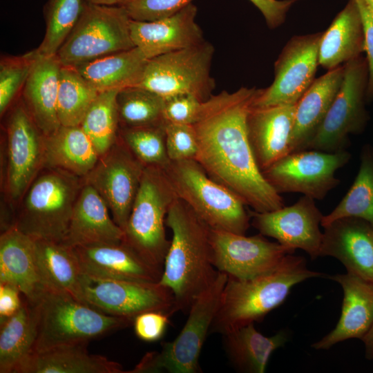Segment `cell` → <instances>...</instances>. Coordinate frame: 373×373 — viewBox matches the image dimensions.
<instances>
[{"label":"cell","instance_id":"6da1fadb","mask_svg":"<svg viewBox=\"0 0 373 373\" xmlns=\"http://www.w3.org/2000/svg\"><path fill=\"white\" fill-rule=\"evenodd\" d=\"M257 90L246 87L232 93L223 90L203 102L193 124L198 142L195 160L246 206L266 212L285 204L264 178L249 140L247 119Z\"/></svg>","mask_w":373,"mask_h":373},{"label":"cell","instance_id":"7a4b0ae2","mask_svg":"<svg viewBox=\"0 0 373 373\" xmlns=\"http://www.w3.org/2000/svg\"><path fill=\"white\" fill-rule=\"evenodd\" d=\"M166 225L172 239L159 283L173 292L175 313L189 312L218 274L212 262L211 229L179 198L168 211Z\"/></svg>","mask_w":373,"mask_h":373},{"label":"cell","instance_id":"3957f363","mask_svg":"<svg viewBox=\"0 0 373 373\" xmlns=\"http://www.w3.org/2000/svg\"><path fill=\"white\" fill-rule=\"evenodd\" d=\"M321 275L307 269L304 258L289 254L265 274L245 280L228 276L209 332L222 335L262 321L283 303L295 285Z\"/></svg>","mask_w":373,"mask_h":373},{"label":"cell","instance_id":"277c9868","mask_svg":"<svg viewBox=\"0 0 373 373\" xmlns=\"http://www.w3.org/2000/svg\"><path fill=\"white\" fill-rule=\"evenodd\" d=\"M83 185L71 173L43 168L20 200L14 225L34 239L61 242Z\"/></svg>","mask_w":373,"mask_h":373},{"label":"cell","instance_id":"5b68a950","mask_svg":"<svg viewBox=\"0 0 373 373\" xmlns=\"http://www.w3.org/2000/svg\"><path fill=\"white\" fill-rule=\"evenodd\" d=\"M31 305L37 321L33 352L88 343L133 323L102 312L68 294L50 289Z\"/></svg>","mask_w":373,"mask_h":373},{"label":"cell","instance_id":"8992f818","mask_svg":"<svg viewBox=\"0 0 373 373\" xmlns=\"http://www.w3.org/2000/svg\"><path fill=\"white\" fill-rule=\"evenodd\" d=\"M178 198L164 168L146 166L124 229L122 242L162 271L171 242L166 238L164 224Z\"/></svg>","mask_w":373,"mask_h":373},{"label":"cell","instance_id":"52a82bcc","mask_svg":"<svg viewBox=\"0 0 373 373\" xmlns=\"http://www.w3.org/2000/svg\"><path fill=\"white\" fill-rule=\"evenodd\" d=\"M164 169L178 197L211 229L245 235L251 224L246 204L195 159L170 161Z\"/></svg>","mask_w":373,"mask_h":373},{"label":"cell","instance_id":"ba28073f","mask_svg":"<svg viewBox=\"0 0 373 373\" xmlns=\"http://www.w3.org/2000/svg\"><path fill=\"white\" fill-rule=\"evenodd\" d=\"M227 274L218 271L214 282L193 302L187 321L178 336L158 352L146 353L126 373H198L199 356L218 312Z\"/></svg>","mask_w":373,"mask_h":373},{"label":"cell","instance_id":"9c48e42d","mask_svg":"<svg viewBox=\"0 0 373 373\" xmlns=\"http://www.w3.org/2000/svg\"><path fill=\"white\" fill-rule=\"evenodd\" d=\"M124 6L85 1L82 14L56 55L61 66L76 67L135 47Z\"/></svg>","mask_w":373,"mask_h":373},{"label":"cell","instance_id":"30bf717a","mask_svg":"<svg viewBox=\"0 0 373 373\" xmlns=\"http://www.w3.org/2000/svg\"><path fill=\"white\" fill-rule=\"evenodd\" d=\"M213 54V45L204 41L148 59L135 86L148 89L164 99L189 94L204 102L215 88L211 76Z\"/></svg>","mask_w":373,"mask_h":373},{"label":"cell","instance_id":"8fae6325","mask_svg":"<svg viewBox=\"0 0 373 373\" xmlns=\"http://www.w3.org/2000/svg\"><path fill=\"white\" fill-rule=\"evenodd\" d=\"M367 82L366 58L360 55L345 63L340 89L305 150L329 153L345 150L349 135L361 131L367 121L365 99Z\"/></svg>","mask_w":373,"mask_h":373},{"label":"cell","instance_id":"7c38bea8","mask_svg":"<svg viewBox=\"0 0 373 373\" xmlns=\"http://www.w3.org/2000/svg\"><path fill=\"white\" fill-rule=\"evenodd\" d=\"M350 159L346 150L334 153L303 150L288 153L262 173L279 194L300 193L322 200L338 185L340 180L335 173Z\"/></svg>","mask_w":373,"mask_h":373},{"label":"cell","instance_id":"4fadbf2b","mask_svg":"<svg viewBox=\"0 0 373 373\" xmlns=\"http://www.w3.org/2000/svg\"><path fill=\"white\" fill-rule=\"evenodd\" d=\"M83 302L105 314L134 321L145 312L175 313L171 290L158 283L101 278L84 275Z\"/></svg>","mask_w":373,"mask_h":373},{"label":"cell","instance_id":"5bb4252c","mask_svg":"<svg viewBox=\"0 0 373 373\" xmlns=\"http://www.w3.org/2000/svg\"><path fill=\"white\" fill-rule=\"evenodd\" d=\"M145 166L119 137L83 178L84 182L93 187L104 200L113 219L123 231Z\"/></svg>","mask_w":373,"mask_h":373},{"label":"cell","instance_id":"9a60e30c","mask_svg":"<svg viewBox=\"0 0 373 373\" xmlns=\"http://www.w3.org/2000/svg\"><path fill=\"white\" fill-rule=\"evenodd\" d=\"M323 32L294 36L275 62L273 83L257 90L252 107L295 105L314 81Z\"/></svg>","mask_w":373,"mask_h":373},{"label":"cell","instance_id":"2e32d148","mask_svg":"<svg viewBox=\"0 0 373 373\" xmlns=\"http://www.w3.org/2000/svg\"><path fill=\"white\" fill-rule=\"evenodd\" d=\"M259 235L246 236L211 230L212 262L215 268L237 279L245 280L276 268L294 250Z\"/></svg>","mask_w":373,"mask_h":373},{"label":"cell","instance_id":"e0dca14e","mask_svg":"<svg viewBox=\"0 0 373 373\" xmlns=\"http://www.w3.org/2000/svg\"><path fill=\"white\" fill-rule=\"evenodd\" d=\"M6 184L9 199L21 200L44 167L45 136L22 102L12 108L7 122Z\"/></svg>","mask_w":373,"mask_h":373},{"label":"cell","instance_id":"ac0fdd59","mask_svg":"<svg viewBox=\"0 0 373 373\" xmlns=\"http://www.w3.org/2000/svg\"><path fill=\"white\" fill-rule=\"evenodd\" d=\"M314 200L303 195L289 207L266 212L249 211L251 224L262 235L294 251L302 249L314 260L320 256L323 232L319 226L323 217Z\"/></svg>","mask_w":373,"mask_h":373},{"label":"cell","instance_id":"d6986e66","mask_svg":"<svg viewBox=\"0 0 373 373\" xmlns=\"http://www.w3.org/2000/svg\"><path fill=\"white\" fill-rule=\"evenodd\" d=\"M197 12V7L190 3L175 14L161 19H131V37L135 47L150 59L201 44L205 40L195 21Z\"/></svg>","mask_w":373,"mask_h":373},{"label":"cell","instance_id":"ffe728a7","mask_svg":"<svg viewBox=\"0 0 373 373\" xmlns=\"http://www.w3.org/2000/svg\"><path fill=\"white\" fill-rule=\"evenodd\" d=\"M320 256H332L353 273L373 283V227L365 220L347 217L326 225Z\"/></svg>","mask_w":373,"mask_h":373},{"label":"cell","instance_id":"44dd1931","mask_svg":"<svg viewBox=\"0 0 373 373\" xmlns=\"http://www.w3.org/2000/svg\"><path fill=\"white\" fill-rule=\"evenodd\" d=\"M296 105L251 106L247 119L248 136L262 172L291 153Z\"/></svg>","mask_w":373,"mask_h":373},{"label":"cell","instance_id":"7402d4cb","mask_svg":"<svg viewBox=\"0 0 373 373\" xmlns=\"http://www.w3.org/2000/svg\"><path fill=\"white\" fill-rule=\"evenodd\" d=\"M73 248L84 273L90 276L158 283L162 275L123 242Z\"/></svg>","mask_w":373,"mask_h":373},{"label":"cell","instance_id":"603a6c76","mask_svg":"<svg viewBox=\"0 0 373 373\" xmlns=\"http://www.w3.org/2000/svg\"><path fill=\"white\" fill-rule=\"evenodd\" d=\"M330 278L343 291L341 317L333 330L312 345L316 350H327L350 338L361 339L373 323V283L348 271Z\"/></svg>","mask_w":373,"mask_h":373},{"label":"cell","instance_id":"cb8c5ba5","mask_svg":"<svg viewBox=\"0 0 373 373\" xmlns=\"http://www.w3.org/2000/svg\"><path fill=\"white\" fill-rule=\"evenodd\" d=\"M0 283L17 286L30 304L48 289L37 265L34 238L15 225L0 236Z\"/></svg>","mask_w":373,"mask_h":373},{"label":"cell","instance_id":"d4e9b609","mask_svg":"<svg viewBox=\"0 0 373 373\" xmlns=\"http://www.w3.org/2000/svg\"><path fill=\"white\" fill-rule=\"evenodd\" d=\"M110 213L97 191L84 182L67 233L61 242L71 247L121 242L124 231Z\"/></svg>","mask_w":373,"mask_h":373},{"label":"cell","instance_id":"484cf974","mask_svg":"<svg viewBox=\"0 0 373 373\" xmlns=\"http://www.w3.org/2000/svg\"><path fill=\"white\" fill-rule=\"evenodd\" d=\"M61 67L56 55L38 54L21 90L22 104L44 136L61 126L57 111Z\"/></svg>","mask_w":373,"mask_h":373},{"label":"cell","instance_id":"4316f807","mask_svg":"<svg viewBox=\"0 0 373 373\" xmlns=\"http://www.w3.org/2000/svg\"><path fill=\"white\" fill-rule=\"evenodd\" d=\"M344 65L314 79L296 105L291 153L303 151L316 133L343 82Z\"/></svg>","mask_w":373,"mask_h":373},{"label":"cell","instance_id":"83f0119b","mask_svg":"<svg viewBox=\"0 0 373 373\" xmlns=\"http://www.w3.org/2000/svg\"><path fill=\"white\" fill-rule=\"evenodd\" d=\"M86 344L64 345L32 352L15 373H126L119 363L89 353Z\"/></svg>","mask_w":373,"mask_h":373},{"label":"cell","instance_id":"f1b7e54d","mask_svg":"<svg viewBox=\"0 0 373 373\" xmlns=\"http://www.w3.org/2000/svg\"><path fill=\"white\" fill-rule=\"evenodd\" d=\"M365 51L364 31L356 0H350L323 32L318 49V64L328 70L341 66Z\"/></svg>","mask_w":373,"mask_h":373},{"label":"cell","instance_id":"f546056e","mask_svg":"<svg viewBox=\"0 0 373 373\" xmlns=\"http://www.w3.org/2000/svg\"><path fill=\"white\" fill-rule=\"evenodd\" d=\"M34 242L37 265L48 289L65 292L83 302L84 273L74 248L46 240L34 239Z\"/></svg>","mask_w":373,"mask_h":373},{"label":"cell","instance_id":"4dcf8cb0","mask_svg":"<svg viewBox=\"0 0 373 373\" xmlns=\"http://www.w3.org/2000/svg\"><path fill=\"white\" fill-rule=\"evenodd\" d=\"M148 59L136 47L112 53L75 67L99 93L135 86Z\"/></svg>","mask_w":373,"mask_h":373},{"label":"cell","instance_id":"1f68e13d","mask_svg":"<svg viewBox=\"0 0 373 373\" xmlns=\"http://www.w3.org/2000/svg\"><path fill=\"white\" fill-rule=\"evenodd\" d=\"M99 158L80 126H61L53 134L45 136L44 167L60 169L84 178Z\"/></svg>","mask_w":373,"mask_h":373},{"label":"cell","instance_id":"d6a6232c","mask_svg":"<svg viewBox=\"0 0 373 373\" xmlns=\"http://www.w3.org/2000/svg\"><path fill=\"white\" fill-rule=\"evenodd\" d=\"M225 352L236 370L264 373L272 353L287 341L285 332L272 336L259 332L251 323L222 334Z\"/></svg>","mask_w":373,"mask_h":373},{"label":"cell","instance_id":"836d02e7","mask_svg":"<svg viewBox=\"0 0 373 373\" xmlns=\"http://www.w3.org/2000/svg\"><path fill=\"white\" fill-rule=\"evenodd\" d=\"M0 326V373H15L34 351L37 321L32 305L23 300L20 309Z\"/></svg>","mask_w":373,"mask_h":373},{"label":"cell","instance_id":"e575fe53","mask_svg":"<svg viewBox=\"0 0 373 373\" xmlns=\"http://www.w3.org/2000/svg\"><path fill=\"white\" fill-rule=\"evenodd\" d=\"M353 217L367 222L373 227V151L364 149L357 176L351 188L334 209L323 216L324 227L342 218Z\"/></svg>","mask_w":373,"mask_h":373},{"label":"cell","instance_id":"d590c367","mask_svg":"<svg viewBox=\"0 0 373 373\" xmlns=\"http://www.w3.org/2000/svg\"><path fill=\"white\" fill-rule=\"evenodd\" d=\"M99 93L75 67L61 66L57 101L61 126H80Z\"/></svg>","mask_w":373,"mask_h":373},{"label":"cell","instance_id":"8d00e7d4","mask_svg":"<svg viewBox=\"0 0 373 373\" xmlns=\"http://www.w3.org/2000/svg\"><path fill=\"white\" fill-rule=\"evenodd\" d=\"M118 90L99 93L80 124L99 156L108 151L119 138L120 126L116 103Z\"/></svg>","mask_w":373,"mask_h":373},{"label":"cell","instance_id":"74e56055","mask_svg":"<svg viewBox=\"0 0 373 373\" xmlns=\"http://www.w3.org/2000/svg\"><path fill=\"white\" fill-rule=\"evenodd\" d=\"M116 103L120 127H137L164 122V99L140 86L119 90Z\"/></svg>","mask_w":373,"mask_h":373},{"label":"cell","instance_id":"f35d334b","mask_svg":"<svg viewBox=\"0 0 373 373\" xmlns=\"http://www.w3.org/2000/svg\"><path fill=\"white\" fill-rule=\"evenodd\" d=\"M85 0H47L44 9L46 31L37 53L50 57L57 55L77 23Z\"/></svg>","mask_w":373,"mask_h":373},{"label":"cell","instance_id":"ab89813d","mask_svg":"<svg viewBox=\"0 0 373 373\" xmlns=\"http://www.w3.org/2000/svg\"><path fill=\"white\" fill-rule=\"evenodd\" d=\"M119 137L146 166L165 168L170 162L166 147L165 122L137 127H119Z\"/></svg>","mask_w":373,"mask_h":373},{"label":"cell","instance_id":"60d3db41","mask_svg":"<svg viewBox=\"0 0 373 373\" xmlns=\"http://www.w3.org/2000/svg\"><path fill=\"white\" fill-rule=\"evenodd\" d=\"M38 56L36 49L19 56H3L0 61V113L2 115L22 90Z\"/></svg>","mask_w":373,"mask_h":373},{"label":"cell","instance_id":"b9f144b4","mask_svg":"<svg viewBox=\"0 0 373 373\" xmlns=\"http://www.w3.org/2000/svg\"><path fill=\"white\" fill-rule=\"evenodd\" d=\"M166 147L170 161L195 159L198 142L193 124L165 122Z\"/></svg>","mask_w":373,"mask_h":373},{"label":"cell","instance_id":"7bdbcfd3","mask_svg":"<svg viewBox=\"0 0 373 373\" xmlns=\"http://www.w3.org/2000/svg\"><path fill=\"white\" fill-rule=\"evenodd\" d=\"M193 0H132L124 6L131 19L155 21L179 12Z\"/></svg>","mask_w":373,"mask_h":373},{"label":"cell","instance_id":"ee69618b","mask_svg":"<svg viewBox=\"0 0 373 373\" xmlns=\"http://www.w3.org/2000/svg\"><path fill=\"white\" fill-rule=\"evenodd\" d=\"M203 102L189 94L164 99L163 119L166 123L191 124L198 118Z\"/></svg>","mask_w":373,"mask_h":373},{"label":"cell","instance_id":"f6af8a7d","mask_svg":"<svg viewBox=\"0 0 373 373\" xmlns=\"http://www.w3.org/2000/svg\"><path fill=\"white\" fill-rule=\"evenodd\" d=\"M169 316L158 311H148L137 315L133 323L136 336L148 342L159 340L165 332Z\"/></svg>","mask_w":373,"mask_h":373},{"label":"cell","instance_id":"bcb514c9","mask_svg":"<svg viewBox=\"0 0 373 373\" xmlns=\"http://www.w3.org/2000/svg\"><path fill=\"white\" fill-rule=\"evenodd\" d=\"M363 27L365 52L368 66V82L366 99L373 98V13L367 8L363 0H356Z\"/></svg>","mask_w":373,"mask_h":373},{"label":"cell","instance_id":"7dc6e473","mask_svg":"<svg viewBox=\"0 0 373 373\" xmlns=\"http://www.w3.org/2000/svg\"><path fill=\"white\" fill-rule=\"evenodd\" d=\"M261 12L270 28L280 26L296 0H249Z\"/></svg>","mask_w":373,"mask_h":373},{"label":"cell","instance_id":"c3c4849f","mask_svg":"<svg viewBox=\"0 0 373 373\" xmlns=\"http://www.w3.org/2000/svg\"><path fill=\"white\" fill-rule=\"evenodd\" d=\"M21 294L17 286L8 283H0V323L20 309L23 303Z\"/></svg>","mask_w":373,"mask_h":373},{"label":"cell","instance_id":"681fc988","mask_svg":"<svg viewBox=\"0 0 373 373\" xmlns=\"http://www.w3.org/2000/svg\"><path fill=\"white\" fill-rule=\"evenodd\" d=\"M361 340L364 343L366 358L373 360V323Z\"/></svg>","mask_w":373,"mask_h":373},{"label":"cell","instance_id":"f907efd6","mask_svg":"<svg viewBox=\"0 0 373 373\" xmlns=\"http://www.w3.org/2000/svg\"><path fill=\"white\" fill-rule=\"evenodd\" d=\"M86 2L97 5L116 6L117 0H85Z\"/></svg>","mask_w":373,"mask_h":373},{"label":"cell","instance_id":"816d5d0a","mask_svg":"<svg viewBox=\"0 0 373 373\" xmlns=\"http://www.w3.org/2000/svg\"><path fill=\"white\" fill-rule=\"evenodd\" d=\"M367 8L373 13V0H363Z\"/></svg>","mask_w":373,"mask_h":373},{"label":"cell","instance_id":"f5cc1de1","mask_svg":"<svg viewBox=\"0 0 373 373\" xmlns=\"http://www.w3.org/2000/svg\"><path fill=\"white\" fill-rule=\"evenodd\" d=\"M132 0H117V6H124Z\"/></svg>","mask_w":373,"mask_h":373}]
</instances>
